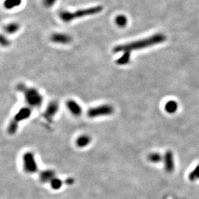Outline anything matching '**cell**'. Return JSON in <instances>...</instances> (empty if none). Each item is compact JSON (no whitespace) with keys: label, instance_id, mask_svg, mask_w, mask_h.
Listing matches in <instances>:
<instances>
[{"label":"cell","instance_id":"6da1fadb","mask_svg":"<svg viewBox=\"0 0 199 199\" xmlns=\"http://www.w3.org/2000/svg\"><path fill=\"white\" fill-rule=\"evenodd\" d=\"M164 39V37L162 35H160V34L153 35L151 37L145 39L117 45L114 48L113 52L114 53L127 52L131 54L132 52H133V50H141L151 47L153 45L157 44L163 41Z\"/></svg>","mask_w":199,"mask_h":199},{"label":"cell","instance_id":"7a4b0ae2","mask_svg":"<svg viewBox=\"0 0 199 199\" xmlns=\"http://www.w3.org/2000/svg\"><path fill=\"white\" fill-rule=\"evenodd\" d=\"M103 10V7L101 5L91 7L89 8L79 9L74 12L70 11H61L59 14L60 19L63 21L69 23L74 20L84 18L86 16H93L101 12Z\"/></svg>","mask_w":199,"mask_h":199},{"label":"cell","instance_id":"3957f363","mask_svg":"<svg viewBox=\"0 0 199 199\" xmlns=\"http://www.w3.org/2000/svg\"><path fill=\"white\" fill-rule=\"evenodd\" d=\"M17 90L23 93L25 100L30 108H39L42 105L43 97L36 88L28 87L24 84L21 83L17 86Z\"/></svg>","mask_w":199,"mask_h":199},{"label":"cell","instance_id":"277c9868","mask_svg":"<svg viewBox=\"0 0 199 199\" xmlns=\"http://www.w3.org/2000/svg\"><path fill=\"white\" fill-rule=\"evenodd\" d=\"M32 115V108L29 106L23 107L20 108L14 115L12 119L8 124L7 132L8 135H14L19 129L20 123L28 119Z\"/></svg>","mask_w":199,"mask_h":199},{"label":"cell","instance_id":"5b68a950","mask_svg":"<svg viewBox=\"0 0 199 199\" xmlns=\"http://www.w3.org/2000/svg\"><path fill=\"white\" fill-rule=\"evenodd\" d=\"M22 166L24 172L28 175H34L39 172V166L34 153L28 151L23 153Z\"/></svg>","mask_w":199,"mask_h":199},{"label":"cell","instance_id":"8992f818","mask_svg":"<svg viewBox=\"0 0 199 199\" xmlns=\"http://www.w3.org/2000/svg\"><path fill=\"white\" fill-rule=\"evenodd\" d=\"M115 109L113 106L108 104H104L99 106L91 107L87 110L86 115L90 119L110 116L114 114Z\"/></svg>","mask_w":199,"mask_h":199},{"label":"cell","instance_id":"52a82bcc","mask_svg":"<svg viewBox=\"0 0 199 199\" xmlns=\"http://www.w3.org/2000/svg\"><path fill=\"white\" fill-rule=\"evenodd\" d=\"M59 109V103L57 101H52L48 105L43 114V116L47 120H52L57 114Z\"/></svg>","mask_w":199,"mask_h":199},{"label":"cell","instance_id":"ba28073f","mask_svg":"<svg viewBox=\"0 0 199 199\" xmlns=\"http://www.w3.org/2000/svg\"><path fill=\"white\" fill-rule=\"evenodd\" d=\"M52 42L57 44L66 45L72 41V38L68 34L65 33H54L50 36Z\"/></svg>","mask_w":199,"mask_h":199},{"label":"cell","instance_id":"9c48e42d","mask_svg":"<svg viewBox=\"0 0 199 199\" xmlns=\"http://www.w3.org/2000/svg\"><path fill=\"white\" fill-rule=\"evenodd\" d=\"M66 106L70 113L75 117L80 116L83 113L81 106L77 101L70 99L66 101Z\"/></svg>","mask_w":199,"mask_h":199},{"label":"cell","instance_id":"30bf717a","mask_svg":"<svg viewBox=\"0 0 199 199\" xmlns=\"http://www.w3.org/2000/svg\"><path fill=\"white\" fill-rule=\"evenodd\" d=\"M92 141V137L88 134H81L78 137H76L75 140V145L79 149L85 148L88 146Z\"/></svg>","mask_w":199,"mask_h":199},{"label":"cell","instance_id":"8fae6325","mask_svg":"<svg viewBox=\"0 0 199 199\" xmlns=\"http://www.w3.org/2000/svg\"><path fill=\"white\" fill-rule=\"evenodd\" d=\"M56 177V171L52 169H45L39 173V179L43 184L50 183V182Z\"/></svg>","mask_w":199,"mask_h":199},{"label":"cell","instance_id":"7c38bea8","mask_svg":"<svg viewBox=\"0 0 199 199\" xmlns=\"http://www.w3.org/2000/svg\"><path fill=\"white\" fill-rule=\"evenodd\" d=\"M164 166L168 172H171L174 169V162L173 154L171 152H168L164 156Z\"/></svg>","mask_w":199,"mask_h":199},{"label":"cell","instance_id":"4fadbf2b","mask_svg":"<svg viewBox=\"0 0 199 199\" xmlns=\"http://www.w3.org/2000/svg\"><path fill=\"white\" fill-rule=\"evenodd\" d=\"M49 184L52 189L54 190V191H58V190H60L63 186L64 181L59 177H56L50 182Z\"/></svg>","mask_w":199,"mask_h":199},{"label":"cell","instance_id":"5bb4252c","mask_svg":"<svg viewBox=\"0 0 199 199\" xmlns=\"http://www.w3.org/2000/svg\"><path fill=\"white\" fill-rule=\"evenodd\" d=\"M22 3V0H5L3 6L6 9L10 10L15 7H19Z\"/></svg>","mask_w":199,"mask_h":199},{"label":"cell","instance_id":"9a60e30c","mask_svg":"<svg viewBox=\"0 0 199 199\" xmlns=\"http://www.w3.org/2000/svg\"><path fill=\"white\" fill-rule=\"evenodd\" d=\"M20 25L17 23H11L6 25L4 27L5 31L8 34H14L20 29Z\"/></svg>","mask_w":199,"mask_h":199},{"label":"cell","instance_id":"2e32d148","mask_svg":"<svg viewBox=\"0 0 199 199\" xmlns=\"http://www.w3.org/2000/svg\"><path fill=\"white\" fill-rule=\"evenodd\" d=\"M130 57H131V54L124 52L123 53L122 56L120 57L116 60V63L120 66L126 65L129 62V61H130Z\"/></svg>","mask_w":199,"mask_h":199},{"label":"cell","instance_id":"e0dca14e","mask_svg":"<svg viewBox=\"0 0 199 199\" xmlns=\"http://www.w3.org/2000/svg\"><path fill=\"white\" fill-rule=\"evenodd\" d=\"M115 22L118 27L123 28L127 25L128 20L124 15H119L115 18Z\"/></svg>","mask_w":199,"mask_h":199},{"label":"cell","instance_id":"ac0fdd59","mask_svg":"<svg viewBox=\"0 0 199 199\" xmlns=\"http://www.w3.org/2000/svg\"><path fill=\"white\" fill-rule=\"evenodd\" d=\"M148 159L152 163H158L162 161V157L159 153H152L148 155Z\"/></svg>","mask_w":199,"mask_h":199},{"label":"cell","instance_id":"d6986e66","mask_svg":"<svg viewBox=\"0 0 199 199\" xmlns=\"http://www.w3.org/2000/svg\"><path fill=\"white\" fill-rule=\"evenodd\" d=\"M189 179L192 181L199 179V165L197 166L193 171L190 173L189 175Z\"/></svg>","mask_w":199,"mask_h":199},{"label":"cell","instance_id":"ffe728a7","mask_svg":"<svg viewBox=\"0 0 199 199\" xmlns=\"http://www.w3.org/2000/svg\"><path fill=\"white\" fill-rule=\"evenodd\" d=\"M177 106L175 102H168L166 106V110L169 113H174L177 110Z\"/></svg>","mask_w":199,"mask_h":199},{"label":"cell","instance_id":"44dd1931","mask_svg":"<svg viewBox=\"0 0 199 199\" xmlns=\"http://www.w3.org/2000/svg\"><path fill=\"white\" fill-rule=\"evenodd\" d=\"M57 2V0H43V5H44L46 7H52L56 2Z\"/></svg>","mask_w":199,"mask_h":199},{"label":"cell","instance_id":"7402d4cb","mask_svg":"<svg viewBox=\"0 0 199 199\" xmlns=\"http://www.w3.org/2000/svg\"><path fill=\"white\" fill-rule=\"evenodd\" d=\"M1 45L3 47H8L10 45V41L6 37H5L3 35L1 36Z\"/></svg>","mask_w":199,"mask_h":199},{"label":"cell","instance_id":"603a6c76","mask_svg":"<svg viewBox=\"0 0 199 199\" xmlns=\"http://www.w3.org/2000/svg\"><path fill=\"white\" fill-rule=\"evenodd\" d=\"M67 181H66V184H68V185H72L73 184V182H74V179L72 178L71 179H66Z\"/></svg>","mask_w":199,"mask_h":199}]
</instances>
